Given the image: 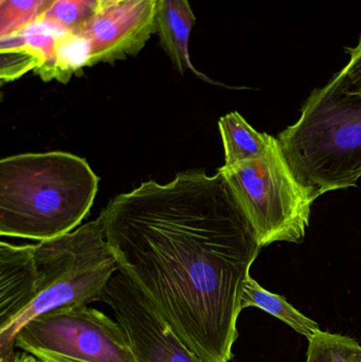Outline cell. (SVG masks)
I'll list each match as a JSON object with an SVG mask.
<instances>
[{
    "label": "cell",
    "mask_w": 361,
    "mask_h": 362,
    "mask_svg": "<svg viewBox=\"0 0 361 362\" xmlns=\"http://www.w3.org/2000/svg\"><path fill=\"white\" fill-rule=\"evenodd\" d=\"M195 23L196 16L189 0H157V34L160 46L171 59L174 68L179 74L191 71L211 82L199 74L191 62L189 42Z\"/></svg>",
    "instance_id": "cell-10"
},
{
    "label": "cell",
    "mask_w": 361,
    "mask_h": 362,
    "mask_svg": "<svg viewBox=\"0 0 361 362\" xmlns=\"http://www.w3.org/2000/svg\"><path fill=\"white\" fill-rule=\"evenodd\" d=\"M258 236L261 247L301 244L311 217L309 199L299 185L278 139L263 156L218 170Z\"/></svg>",
    "instance_id": "cell-5"
},
{
    "label": "cell",
    "mask_w": 361,
    "mask_h": 362,
    "mask_svg": "<svg viewBox=\"0 0 361 362\" xmlns=\"http://www.w3.org/2000/svg\"><path fill=\"white\" fill-rule=\"evenodd\" d=\"M14 342L42 362H138L122 325L88 305L40 315Z\"/></svg>",
    "instance_id": "cell-6"
},
{
    "label": "cell",
    "mask_w": 361,
    "mask_h": 362,
    "mask_svg": "<svg viewBox=\"0 0 361 362\" xmlns=\"http://www.w3.org/2000/svg\"><path fill=\"white\" fill-rule=\"evenodd\" d=\"M36 272V291L23 314L0 333L1 362H14L15 337L40 315L102 301L118 270L99 218L69 233L30 245Z\"/></svg>",
    "instance_id": "cell-4"
},
{
    "label": "cell",
    "mask_w": 361,
    "mask_h": 362,
    "mask_svg": "<svg viewBox=\"0 0 361 362\" xmlns=\"http://www.w3.org/2000/svg\"><path fill=\"white\" fill-rule=\"evenodd\" d=\"M55 0H0V38L42 21Z\"/></svg>",
    "instance_id": "cell-14"
},
{
    "label": "cell",
    "mask_w": 361,
    "mask_h": 362,
    "mask_svg": "<svg viewBox=\"0 0 361 362\" xmlns=\"http://www.w3.org/2000/svg\"><path fill=\"white\" fill-rule=\"evenodd\" d=\"M99 10V0H55L40 23L61 36L78 33Z\"/></svg>",
    "instance_id": "cell-13"
},
{
    "label": "cell",
    "mask_w": 361,
    "mask_h": 362,
    "mask_svg": "<svg viewBox=\"0 0 361 362\" xmlns=\"http://www.w3.org/2000/svg\"><path fill=\"white\" fill-rule=\"evenodd\" d=\"M118 276L203 362H230L242 293L261 247L224 176L203 170L148 181L97 217Z\"/></svg>",
    "instance_id": "cell-1"
},
{
    "label": "cell",
    "mask_w": 361,
    "mask_h": 362,
    "mask_svg": "<svg viewBox=\"0 0 361 362\" xmlns=\"http://www.w3.org/2000/svg\"><path fill=\"white\" fill-rule=\"evenodd\" d=\"M345 52L350 55L349 63L341 71L334 74L329 84L345 93H361V36L357 46L345 47Z\"/></svg>",
    "instance_id": "cell-16"
},
{
    "label": "cell",
    "mask_w": 361,
    "mask_h": 362,
    "mask_svg": "<svg viewBox=\"0 0 361 362\" xmlns=\"http://www.w3.org/2000/svg\"><path fill=\"white\" fill-rule=\"evenodd\" d=\"M99 177L84 158L35 153L0 161V234L51 240L73 231L88 216Z\"/></svg>",
    "instance_id": "cell-2"
},
{
    "label": "cell",
    "mask_w": 361,
    "mask_h": 362,
    "mask_svg": "<svg viewBox=\"0 0 361 362\" xmlns=\"http://www.w3.org/2000/svg\"><path fill=\"white\" fill-rule=\"evenodd\" d=\"M157 0H125L100 8L78 32L88 44L89 67L136 57L157 33Z\"/></svg>",
    "instance_id": "cell-8"
},
{
    "label": "cell",
    "mask_w": 361,
    "mask_h": 362,
    "mask_svg": "<svg viewBox=\"0 0 361 362\" xmlns=\"http://www.w3.org/2000/svg\"><path fill=\"white\" fill-rule=\"evenodd\" d=\"M122 1H125V0H99V6L100 8H103L105 6H112V4Z\"/></svg>",
    "instance_id": "cell-18"
},
{
    "label": "cell",
    "mask_w": 361,
    "mask_h": 362,
    "mask_svg": "<svg viewBox=\"0 0 361 362\" xmlns=\"http://www.w3.org/2000/svg\"><path fill=\"white\" fill-rule=\"evenodd\" d=\"M112 308L138 362H203L182 341L156 308L131 285L112 276L102 301Z\"/></svg>",
    "instance_id": "cell-7"
},
{
    "label": "cell",
    "mask_w": 361,
    "mask_h": 362,
    "mask_svg": "<svg viewBox=\"0 0 361 362\" xmlns=\"http://www.w3.org/2000/svg\"><path fill=\"white\" fill-rule=\"evenodd\" d=\"M305 362H361V344L348 336L320 331L309 340Z\"/></svg>",
    "instance_id": "cell-15"
},
{
    "label": "cell",
    "mask_w": 361,
    "mask_h": 362,
    "mask_svg": "<svg viewBox=\"0 0 361 362\" xmlns=\"http://www.w3.org/2000/svg\"><path fill=\"white\" fill-rule=\"evenodd\" d=\"M277 139L312 202L356 187L361 177V93H345L329 83L314 89L299 120Z\"/></svg>",
    "instance_id": "cell-3"
},
{
    "label": "cell",
    "mask_w": 361,
    "mask_h": 362,
    "mask_svg": "<svg viewBox=\"0 0 361 362\" xmlns=\"http://www.w3.org/2000/svg\"><path fill=\"white\" fill-rule=\"evenodd\" d=\"M36 272L30 245L0 243V333L23 314L35 296Z\"/></svg>",
    "instance_id": "cell-9"
},
{
    "label": "cell",
    "mask_w": 361,
    "mask_h": 362,
    "mask_svg": "<svg viewBox=\"0 0 361 362\" xmlns=\"http://www.w3.org/2000/svg\"><path fill=\"white\" fill-rule=\"evenodd\" d=\"M225 148V165H237L263 156L277 138L256 131L241 115L232 112L218 121Z\"/></svg>",
    "instance_id": "cell-11"
},
{
    "label": "cell",
    "mask_w": 361,
    "mask_h": 362,
    "mask_svg": "<svg viewBox=\"0 0 361 362\" xmlns=\"http://www.w3.org/2000/svg\"><path fill=\"white\" fill-rule=\"evenodd\" d=\"M14 362H42L38 361L35 357L32 356V355L28 354L25 352H18L16 353V356H15Z\"/></svg>",
    "instance_id": "cell-17"
},
{
    "label": "cell",
    "mask_w": 361,
    "mask_h": 362,
    "mask_svg": "<svg viewBox=\"0 0 361 362\" xmlns=\"http://www.w3.org/2000/svg\"><path fill=\"white\" fill-rule=\"evenodd\" d=\"M256 308L264 310L267 314L276 317L282 322L290 325L297 333L307 338H313L320 329L318 323L299 312L285 298L276 295L263 288L251 276H248L242 293V310Z\"/></svg>",
    "instance_id": "cell-12"
}]
</instances>
